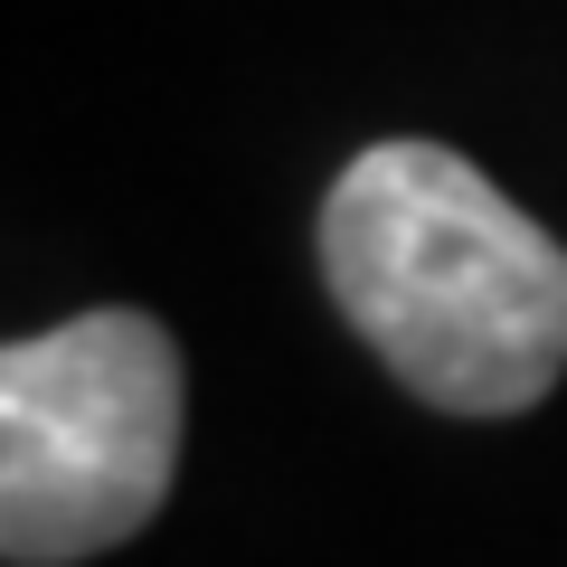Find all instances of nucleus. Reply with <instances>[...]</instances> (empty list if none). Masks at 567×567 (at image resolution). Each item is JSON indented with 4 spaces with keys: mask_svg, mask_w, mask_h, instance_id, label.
<instances>
[{
    "mask_svg": "<svg viewBox=\"0 0 567 567\" xmlns=\"http://www.w3.org/2000/svg\"><path fill=\"white\" fill-rule=\"evenodd\" d=\"M322 284L445 416H520L567 379V246L445 142H379L331 181Z\"/></svg>",
    "mask_w": 567,
    "mask_h": 567,
    "instance_id": "1",
    "label": "nucleus"
},
{
    "mask_svg": "<svg viewBox=\"0 0 567 567\" xmlns=\"http://www.w3.org/2000/svg\"><path fill=\"white\" fill-rule=\"evenodd\" d=\"M181 473V350L152 312H76L0 350V558L123 548Z\"/></svg>",
    "mask_w": 567,
    "mask_h": 567,
    "instance_id": "2",
    "label": "nucleus"
}]
</instances>
